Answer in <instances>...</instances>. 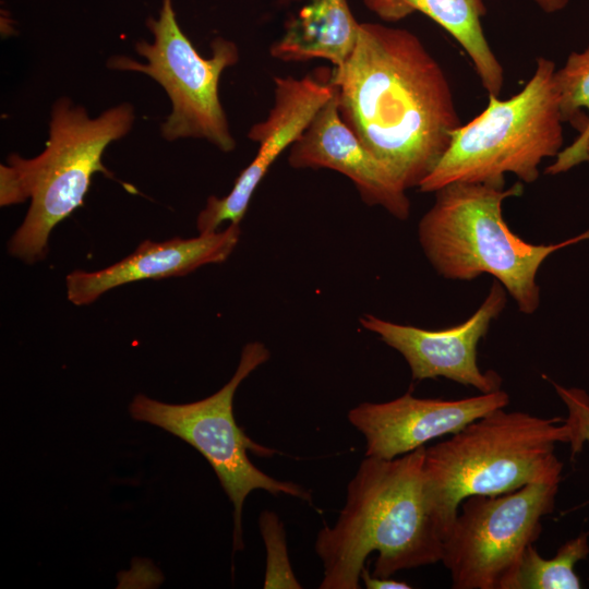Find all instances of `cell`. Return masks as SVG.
Instances as JSON below:
<instances>
[{
    "label": "cell",
    "mask_w": 589,
    "mask_h": 589,
    "mask_svg": "<svg viewBox=\"0 0 589 589\" xmlns=\"http://www.w3.org/2000/svg\"><path fill=\"white\" fill-rule=\"evenodd\" d=\"M260 529L266 548L264 588H301L288 560L286 532L278 516L269 510L263 512Z\"/></svg>",
    "instance_id": "obj_19"
},
{
    "label": "cell",
    "mask_w": 589,
    "mask_h": 589,
    "mask_svg": "<svg viewBox=\"0 0 589 589\" xmlns=\"http://www.w3.org/2000/svg\"><path fill=\"white\" fill-rule=\"evenodd\" d=\"M555 86L564 122L577 128L579 135L589 132V46L573 51L555 70Z\"/></svg>",
    "instance_id": "obj_18"
},
{
    "label": "cell",
    "mask_w": 589,
    "mask_h": 589,
    "mask_svg": "<svg viewBox=\"0 0 589 589\" xmlns=\"http://www.w3.org/2000/svg\"><path fill=\"white\" fill-rule=\"evenodd\" d=\"M524 192L521 182H455L437 190L422 216L418 238L426 259L444 278L472 280L492 275L515 300L519 311L532 314L540 304L537 274L548 256L589 240V229L565 241L533 244L513 232L503 218V202Z\"/></svg>",
    "instance_id": "obj_4"
},
{
    "label": "cell",
    "mask_w": 589,
    "mask_h": 589,
    "mask_svg": "<svg viewBox=\"0 0 589 589\" xmlns=\"http://www.w3.org/2000/svg\"><path fill=\"white\" fill-rule=\"evenodd\" d=\"M562 421L500 408L450 438L425 446V482L446 538L459 504L469 495L560 482L562 462L554 448L572 438L569 424H558Z\"/></svg>",
    "instance_id": "obj_5"
},
{
    "label": "cell",
    "mask_w": 589,
    "mask_h": 589,
    "mask_svg": "<svg viewBox=\"0 0 589 589\" xmlns=\"http://www.w3.org/2000/svg\"><path fill=\"white\" fill-rule=\"evenodd\" d=\"M581 163L589 164V132L564 147L555 157V160L545 168L546 175H560L570 170Z\"/></svg>",
    "instance_id": "obj_21"
},
{
    "label": "cell",
    "mask_w": 589,
    "mask_h": 589,
    "mask_svg": "<svg viewBox=\"0 0 589 589\" xmlns=\"http://www.w3.org/2000/svg\"><path fill=\"white\" fill-rule=\"evenodd\" d=\"M556 392L569 409L566 419L572 430V447L574 452L581 448L585 441H589V398L580 389H566L554 384Z\"/></svg>",
    "instance_id": "obj_20"
},
{
    "label": "cell",
    "mask_w": 589,
    "mask_h": 589,
    "mask_svg": "<svg viewBox=\"0 0 589 589\" xmlns=\"http://www.w3.org/2000/svg\"><path fill=\"white\" fill-rule=\"evenodd\" d=\"M555 63L536 59V69L514 96L489 94L486 107L452 132L442 158L419 191L436 192L455 182L505 183L506 173L532 183L540 164L564 148L563 117L555 86Z\"/></svg>",
    "instance_id": "obj_6"
},
{
    "label": "cell",
    "mask_w": 589,
    "mask_h": 589,
    "mask_svg": "<svg viewBox=\"0 0 589 589\" xmlns=\"http://www.w3.org/2000/svg\"><path fill=\"white\" fill-rule=\"evenodd\" d=\"M147 26L153 43L135 44L136 52L147 62L115 56L108 60V68L141 72L161 85L172 108L160 127L166 140L204 139L225 153L233 151L236 141L219 100L218 85L225 69L239 60L236 44L215 38L211 58L200 56L178 25L171 0L163 1L159 17L148 19Z\"/></svg>",
    "instance_id": "obj_8"
},
{
    "label": "cell",
    "mask_w": 589,
    "mask_h": 589,
    "mask_svg": "<svg viewBox=\"0 0 589 589\" xmlns=\"http://www.w3.org/2000/svg\"><path fill=\"white\" fill-rule=\"evenodd\" d=\"M134 119L128 103L96 118L69 98L55 103L45 151L31 159L11 154L0 166V205L31 200L9 240L11 255L28 264L46 257L51 230L84 204L94 173L112 177L103 165L104 151L129 133Z\"/></svg>",
    "instance_id": "obj_3"
},
{
    "label": "cell",
    "mask_w": 589,
    "mask_h": 589,
    "mask_svg": "<svg viewBox=\"0 0 589 589\" xmlns=\"http://www.w3.org/2000/svg\"><path fill=\"white\" fill-rule=\"evenodd\" d=\"M505 305V288L494 281L480 308L464 323L449 328L425 329L372 314L363 315L360 324L405 358L412 378L446 377L491 393L500 389L502 381L495 372L480 371L477 348Z\"/></svg>",
    "instance_id": "obj_11"
},
{
    "label": "cell",
    "mask_w": 589,
    "mask_h": 589,
    "mask_svg": "<svg viewBox=\"0 0 589 589\" xmlns=\"http://www.w3.org/2000/svg\"><path fill=\"white\" fill-rule=\"evenodd\" d=\"M508 402L501 389L457 400L417 398L407 392L389 401L361 402L348 412V420L365 438V456L393 459L457 433Z\"/></svg>",
    "instance_id": "obj_12"
},
{
    "label": "cell",
    "mask_w": 589,
    "mask_h": 589,
    "mask_svg": "<svg viewBox=\"0 0 589 589\" xmlns=\"http://www.w3.org/2000/svg\"><path fill=\"white\" fill-rule=\"evenodd\" d=\"M363 3L387 23L401 21L414 12L429 16L465 50L488 95L500 96L504 69L484 34L483 0H363Z\"/></svg>",
    "instance_id": "obj_15"
},
{
    "label": "cell",
    "mask_w": 589,
    "mask_h": 589,
    "mask_svg": "<svg viewBox=\"0 0 589 589\" xmlns=\"http://www.w3.org/2000/svg\"><path fill=\"white\" fill-rule=\"evenodd\" d=\"M330 82L345 123L407 190L419 188L461 125L446 73L408 29L360 23Z\"/></svg>",
    "instance_id": "obj_1"
},
{
    "label": "cell",
    "mask_w": 589,
    "mask_h": 589,
    "mask_svg": "<svg viewBox=\"0 0 589 589\" xmlns=\"http://www.w3.org/2000/svg\"><path fill=\"white\" fill-rule=\"evenodd\" d=\"M359 26L348 0H309L271 47V55L288 62L325 59L336 68L353 50Z\"/></svg>",
    "instance_id": "obj_16"
},
{
    "label": "cell",
    "mask_w": 589,
    "mask_h": 589,
    "mask_svg": "<svg viewBox=\"0 0 589 589\" xmlns=\"http://www.w3.org/2000/svg\"><path fill=\"white\" fill-rule=\"evenodd\" d=\"M544 13L553 14L564 10L569 0H531Z\"/></svg>",
    "instance_id": "obj_23"
},
{
    "label": "cell",
    "mask_w": 589,
    "mask_h": 589,
    "mask_svg": "<svg viewBox=\"0 0 589 589\" xmlns=\"http://www.w3.org/2000/svg\"><path fill=\"white\" fill-rule=\"evenodd\" d=\"M425 446L393 459L365 456L347 486L334 526L315 540L323 563L321 589H358L365 560L377 557L373 576L441 562L446 538L429 493Z\"/></svg>",
    "instance_id": "obj_2"
},
{
    "label": "cell",
    "mask_w": 589,
    "mask_h": 589,
    "mask_svg": "<svg viewBox=\"0 0 589 589\" xmlns=\"http://www.w3.org/2000/svg\"><path fill=\"white\" fill-rule=\"evenodd\" d=\"M558 483H530L461 501L444 542L441 562L455 589H502L527 546L541 534V519L554 509Z\"/></svg>",
    "instance_id": "obj_9"
},
{
    "label": "cell",
    "mask_w": 589,
    "mask_h": 589,
    "mask_svg": "<svg viewBox=\"0 0 589 589\" xmlns=\"http://www.w3.org/2000/svg\"><path fill=\"white\" fill-rule=\"evenodd\" d=\"M361 580L368 589H410L411 586L406 581L394 580L384 577H376L370 574L366 566L362 569Z\"/></svg>",
    "instance_id": "obj_22"
},
{
    "label": "cell",
    "mask_w": 589,
    "mask_h": 589,
    "mask_svg": "<svg viewBox=\"0 0 589 589\" xmlns=\"http://www.w3.org/2000/svg\"><path fill=\"white\" fill-rule=\"evenodd\" d=\"M588 553L586 533L564 543L552 558L542 557L530 544L502 589H578L581 584L574 568Z\"/></svg>",
    "instance_id": "obj_17"
},
{
    "label": "cell",
    "mask_w": 589,
    "mask_h": 589,
    "mask_svg": "<svg viewBox=\"0 0 589 589\" xmlns=\"http://www.w3.org/2000/svg\"><path fill=\"white\" fill-rule=\"evenodd\" d=\"M269 356L264 344H247L232 377L204 399L167 404L139 394L129 405L132 419L153 424L181 438L212 466L233 506V551L244 548L242 509L252 491L264 490L275 496L286 494L312 503L311 493L303 486L275 479L252 464L248 457L249 450L264 457L274 455L275 450L252 441L233 416L237 388Z\"/></svg>",
    "instance_id": "obj_7"
},
{
    "label": "cell",
    "mask_w": 589,
    "mask_h": 589,
    "mask_svg": "<svg viewBox=\"0 0 589 589\" xmlns=\"http://www.w3.org/2000/svg\"><path fill=\"white\" fill-rule=\"evenodd\" d=\"M288 163L293 168H327L340 172L352 181L368 205L381 206L402 220L410 215L407 189L345 123L336 89L290 146Z\"/></svg>",
    "instance_id": "obj_13"
},
{
    "label": "cell",
    "mask_w": 589,
    "mask_h": 589,
    "mask_svg": "<svg viewBox=\"0 0 589 589\" xmlns=\"http://www.w3.org/2000/svg\"><path fill=\"white\" fill-rule=\"evenodd\" d=\"M240 236V224H229L223 231L200 233L190 239L145 240L130 255L106 268L71 272L65 277L68 299L74 305H87L129 283L180 277L201 266L223 263L237 247Z\"/></svg>",
    "instance_id": "obj_14"
},
{
    "label": "cell",
    "mask_w": 589,
    "mask_h": 589,
    "mask_svg": "<svg viewBox=\"0 0 589 589\" xmlns=\"http://www.w3.org/2000/svg\"><path fill=\"white\" fill-rule=\"evenodd\" d=\"M330 72L302 79L274 77V101L267 117L253 124L248 137L259 143L253 160L240 172L231 191L209 196L196 218L200 233L217 231L225 221L240 224L257 185L274 161L303 133L316 112L334 95Z\"/></svg>",
    "instance_id": "obj_10"
}]
</instances>
